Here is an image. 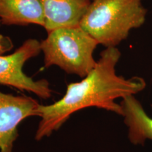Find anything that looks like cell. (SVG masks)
<instances>
[{"label": "cell", "instance_id": "cell-1", "mask_svg": "<svg viewBox=\"0 0 152 152\" xmlns=\"http://www.w3.org/2000/svg\"><path fill=\"white\" fill-rule=\"evenodd\" d=\"M121 56L117 47L106 48L90 73L80 82L70 83L61 99L49 105L39 106L41 119L35 140L49 137L73 113L87 108L96 107L122 115L121 104L115 100L138 94L147 84L142 77L126 79L117 75L115 67Z\"/></svg>", "mask_w": 152, "mask_h": 152}, {"label": "cell", "instance_id": "cell-2", "mask_svg": "<svg viewBox=\"0 0 152 152\" xmlns=\"http://www.w3.org/2000/svg\"><path fill=\"white\" fill-rule=\"evenodd\" d=\"M147 14L142 0H94L80 26L99 45L116 47L131 30L144 23Z\"/></svg>", "mask_w": 152, "mask_h": 152}, {"label": "cell", "instance_id": "cell-3", "mask_svg": "<svg viewBox=\"0 0 152 152\" xmlns=\"http://www.w3.org/2000/svg\"><path fill=\"white\" fill-rule=\"evenodd\" d=\"M40 42L45 68L56 66L68 74L85 77L95 67L97 41L80 26L49 32Z\"/></svg>", "mask_w": 152, "mask_h": 152}, {"label": "cell", "instance_id": "cell-4", "mask_svg": "<svg viewBox=\"0 0 152 152\" xmlns=\"http://www.w3.org/2000/svg\"><path fill=\"white\" fill-rule=\"evenodd\" d=\"M41 52L40 42L28 39L14 52L0 55V84L27 91L45 99L50 98L52 90L47 80H35L23 71L25 64Z\"/></svg>", "mask_w": 152, "mask_h": 152}, {"label": "cell", "instance_id": "cell-5", "mask_svg": "<svg viewBox=\"0 0 152 152\" xmlns=\"http://www.w3.org/2000/svg\"><path fill=\"white\" fill-rule=\"evenodd\" d=\"M40 105L30 96L0 92V152H14L18 126L27 118L39 117Z\"/></svg>", "mask_w": 152, "mask_h": 152}, {"label": "cell", "instance_id": "cell-6", "mask_svg": "<svg viewBox=\"0 0 152 152\" xmlns=\"http://www.w3.org/2000/svg\"><path fill=\"white\" fill-rule=\"evenodd\" d=\"M47 33L58 28L80 26L92 1L89 0H41Z\"/></svg>", "mask_w": 152, "mask_h": 152}, {"label": "cell", "instance_id": "cell-7", "mask_svg": "<svg viewBox=\"0 0 152 152\" xmlns=\"http://www.w3.org/2000/svg\"><path fill=\"white\" fill-rule=\"evenodd\" d=\"M120 104L130 143L144 146L147 140L152 141V117L148 115L135 95L123 98Z\"/></svg>", "mask_w": 152, "mask_h": 152}, {"label": "cell", "instance_id": "cell-8", "mask_svg": "<svg viewBox=\"0 0 152 152\" xmlns=\"http://www.w3.org/2000/svg\"><path fill=\"white\" fill-rule=\"evenodd\" d=\"M0 22L5 26H45L41 0H0Z\"/></svg>", "mask_w": 152, "mask_h": 152}, {"label": "cell", "instance_id": "cell-9", "mask_svg": "<svg viewBox=\"0 0 152 152\" xmlns=\"http://www.w3.org/2000/svg\"><path fill=\"white\" fill-rule=\"evenodd\" d=\"M14 47V43L10 37L0 34V55L9 52Z\"/></svg>", "mask_w": 152, "mask_h": 152}, {"label": "cell", "instance_id": "cell-10", "mask_svg": "<svg viewBox=\"0 0 152 152\" xmlns=\"http://www.w3.org/2000/svg\"><path fill=\"white\" fill-rule=\"evenodd\" d=\"M89 1H94V0H89Z\"/></svg>", "mask_w": 152, "mask_h": 152}, {"label": "cell", "instance_id": "cell-11", "mask_svg": "<svg viewBox=\"0 0 152 152\" xmlns=\"http://www.w3.org/2000/svg\"><path fill=\"white\" fill-rule=\"evenodd\" d=\"M0 25H1V22H0Z\"/></svg>", "mask_w": 152, "mask_h": 152}]
</instances>
